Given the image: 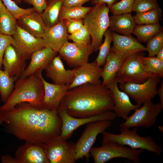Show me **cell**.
<instances>
[{
  "instance_id": "obj_1",
  "label": "cell",
  "mask_w": 163,
  "mask_h": 163,
  "mask_svg": "<svg viewBox=\"0 0 163 163\" xmlns=\"http://www.w3.org/2000/svg\"><path fill=\"white\" fill-rule=\"evenodd\" d=\"M0 113L6 117L3 123L7 132L26 142L43 143L60 134L62 121L57 111L38 109L23 102Z\"/></svg>"
},
{
  "instance_id": "obj_2",
  "label": "cell",
  "mask_w": 163,
  "mask_h": 163,
  "mask_svg": "<svg viewBox=\"0 0 163 163\" xmlns=\"http://www.w3.org/2000/svg\"><path fill=\"white\" fill-rule=\"evenodd\" d=\"M59 107L73 117L83 118L113 111L114 105L109 89L101 82L86 83L69 89Z\"/></svg>"
},
{
  "instance_id": "obj_3",
  "label": "cell",
  "mask_w": 163,
  "mask_h": 163,
  "mask_svg": "<svg viewBox=\"0 0 163 163\" xmlns=\"http://www.w3.org/2000/svg\"><path fill=\"white\" fill-rule=\"evenodd\" d=\"M43 70H39L26 78L18 77L13 91L4 104L0 107V111L11 110L17 105L23 102L28 103L35 108L43 109L44 88L41 78Z\"/></svg>"
},
{
  "instance_id": "obj_4",
  "label": "cell",
  "mask_w": 163,
  "mask_h": 163,
  "mask_svg": "<svg viewBox=\"0 0 163 163\" xmlns=\"http://www.w3.org/2000/svg\"><path fill=\"white\" fill-rule=\"evenodd\" d=\"M137 128L132 130L129 128H121L120 133L117 134L104 131L103 133L102 142H112L130 148L147 150L157 155L162 152V148L157 144L150 136H141L137 131Z\"/></svg>"
},
{
  "instance_id": "obj_5",
  "label": "cell",
  "mask_w": 163,
  "mask_h": 163,
  "mask_svg": "<svg viewBox=\"0 0 163 163\" xmlns=\"http://www.w3.org/2000/svg\"><path fill=\"white\" fill-rule=\"evenodd\" d=\"M109 8L105 4H99L91 7L83 19L91 39V44L94 51L99 50L104 35L108 29L110 23Z\"/></svg>"
},
{
  "instance_id": "obj_6",
  "label": "cell",
  "mask_w": 163,
  "mask_h": 163,
  "mask_svg": "<svg viewBox=\"0 0 163 163\" xmlns=\"http://www.w3.org/2000/svg\"><path fill=\"white\" fill-rule=\"evenodd\" d=\"M143 152L141 149L128 148L116 142H102L100 147H92L90 154L95 163H105L117 158H126L135 163H139V156Z\"/></svg>"
},
{
  "instance_id": "obj_7",
  "label": "cell",
  "mask_w": 163,
  "mask_h": 163,
  "mask_svg": "<svg viewBox=\"0 0 163 163\" xmlns=\"http://www.w3.org/2000/svg\"><path fill=\"white\" fill-rule=\"evenodd\" d=\"M144 55V51L137 52L126 59L116 76L118 83H142L150 77H160L156 75L149 72L145 69L141 59V56Z\"/></svg>"
},
{
  "instance_id": "obj_8",
  "label": "cell",
  "mask_w": 163,
  "mask_h": 163,
  "mask_svg": "<svg viewBox=\"0 0 163 163\" xmlns=\"http://www.w3.org/2000/svg\"><path fill=\"white\" fill-rule=\"evenodd\" d=\"M49 163H74L76 161L75 143L68 142L60 135L43 143Z\"/></svg>"
},
{
  "instance_id": "obj_9",
  "label": "cell",
  "mask_w": 163,
  "mask_h": 163,
  "mask_svg": "<svg viewBox=\"0 0 163 163\" xmlns=\"http://www.w3.org/2000/svg\"><path fill=\"white\" fill-rule=\"evenodd\" d=\"M134 113L120 123V128H138L143 127L148 128L153 126L155 124L157 118L163 108L160 103L154 104L151 100L143 104Z\"/></svg>"
},
{
  "instance_id": "obj_10",
  "label": "cell",
  "mask_w": 163,
  "mask_h": 163,
  "mask_svg": "<svg viewBox=\"0 0 163 163\" xmlns=\"http://www.w3.org/2000/svg\"><path fill=\"white\" fill-rule=\"evenodd\" d=\"M111 121L103 120L87 124L81 136L75 143L77 160L85 157L87 161H89L91 157L90 150L97 136L111 126Z\"/></svg>"
},
{
  "instance_id": "obj_11",
  "label": "cell",
  "mask_w": 163,
  "mask_h": 163,
  "mask_svg": "<svg viewBox=\"0 0 163 163\" xmlns=\"http://www.w3.org/2000/svg\"><path fill=\"white\" fill-rule=\"evenodd\" d=\"M57 111L62 121L60 135L66 140L72 136L75 130L82 126L91 122L101 120L112 121L117 117L113 111H109L97 115L83 118L73 117L69 115L65 109L59 107Z\"/></svg>"
},
{
  "instance_id": "obj_12",
  "label": "cell",
  "mask_w": 163,
  "mask_h": 163,
  "mask_svg": "<svg viewBox=\"0 0 163 163\" xmlns=\"http://www.w3.org/2000/svg\"><path fill=\"white\" fill-rule=\"evenodd\" d=\"M161 78L158 77L149 78L142 83H120L119 89L126 93L136 104L141 105L153 99L157 94V90Z\"/></svg>"
},
{
  "instance_id": "obj_13",
  "label": "cell",
  "mask_w": 163,
  "mask_h": 163,
  "mask_svg": "<svg viewBox=\"0 0 163 163\" xmlns=\"http://www.w3.org/2000/svg\"><path fill=\"white\" fill-rule=\"evenodd\" d=\"M94 51L91 43L85 44L68 42L60 49L59 56L70 67L77 68L88 62L89 56Z\"/></svg>"
},
{
  "instance_id": "obj_14",
  "label": "cell",
  "mask_w": 163,
  "mask_h": 163,
  "mask_svg": "<svg viewBox=\"0 0 163 163\" xmlns=\"http://www.w3.org/2000/svg\"><path fill=\"white\" fill-rule=\"evenodd\" d=\"M12 37L13 42L11 45L19 55L25 60L30 59L35 51L46 47L42 38L34 37L18 25Z\"/></svg>"
},
{
  "instance_id": "obj_15",
  "label": "cell",
  "mask_w": 163,
  "mask_h": 163,
  "mask_svg": "<svg viewBox=\"0 0 163 163\" xmlns=\"http://www.w3.org/2000/svg\"><path fill=\"white\" fill-rule=\"evenodd\" d=\"M118 83L115 78L106 86L109 89L114 102L113 111L117 117H121L125 120L128 117L130 112L135 111L141 105L132 104L128 95L118 88Z\"/></svg>"
},
{
  "instance_id": "obj_16",
  "label": "cell",
  "mask_w": 163,
  "mask_h": 163,
  "mask_svg": "<svg viewBox=\"0 0 163 163\" xmlns=\"http://www.w3.org/2000/svg\"><path fill=\"white\" fill-rule=\"evenodd\" d=\"M113 45L110 50L125 58L136 52L146 51V47L131 35L111 32Z\"/></svg>"
},
{
  "instance_id": "obj_17",
  "label": "cell",
  "mask_w": 163,
  "mask_h": 163,
  "mask_svg": "<svg viewBox=\"0 0 163 163\" xmlns=\"http://www.w3.org/2000/svg\"><path fill=\"white\" fill-rule=\"evenodd\" d=\"M75 68L74 79L69 89L86 83L96 84L102 82L100 80L103 68L94 61L86 63Z\"/></svg>"
},
{
  "instance_id": "obj_18",
  "label": "cell",
  "mask_w": 163,
  "mask_h": 163,
  "mask_svg": "<svg viewBox=\"0 0 163 163\" xmlns=\"http://www.w3.org/2000/svg\"><path fill=\"white\" fill-rule=\"evenodd\" d=\"M15 158L18 163H49L43 143L26 142L18 148Z\"/></svg>"
},
{
  "instance_id": "obj_19",
  "label": "cell",
  "mask_w": 163,
  "mask_h": 163,
  "mask_svg": "<svg viewBox=\"0 0 163 163\" xmlns=\"http://www.w3.org/2000/svg\"><path fill=\"white\" fill-rule=\"evenodd\" d=\"M41 78L44 88V96L43 101V108L52 110L57 111L60 103L68 91L69 85L50 83L43 78Z\"/></svg>"
},
{
  "instance_id": "obj_20",
  "label": "cell",
  "mask_w": 163,
  "mask_h": 163,
  "mask_svg": "<svg viewBox=\"0 0 163 163\" xmlns=\"http://www.w3.org/2000/svg\"><path fill=\"white\" fill-rule=\"evenodd\" d=\"M44 70L46 77L55 84L69 86L74 78L75 68L66 70L59 56H55Z\"/></svg>"
},
{
  "instance_id": "obj_21",
  "label": "cell",
  "mask_w": 163,
  "mask_h": 163,
  "mask_svg": "<svg viewBox=\"0 0 163 163\" xmlns=\"http://www.w3.org/2000/svg\"><path fill=\"white\" fill-rule=\"evenodd\" d=\"M68 32L64 20L50 27H46L42 37L45 46L58 53L68 41Z\"/></svg>"
},
{
  "instance_id": "obj_22",
  "label": "cell",
  "mask_w": 163,
  "mask_h": 163,
  "mask_svg": "<svg viewBox=\"0 0 163 163\" xmlns=\"http://www.w3.org/2000/svg\"><path fill=\"white\" fill-rule=\"evenodd\" d=\"M49 47H45L34 52L32 55L30 62L18 77L24 78L34 73L39 70H44L57 54Z\"/></svg>"
},
{
  "instance_id": "obj_23",
  "label": "cell",
  "mask_w": 163,
  "mask_h": 163,
  "mask_svg": "<svg viewBox=\"0 0 163 163\" xmlns=\"http://www.w3.org/2000/svg\"><path fill=\"white\" fill-rule=\"evenodd\" d=\"M25 60L20 56L11 44L4 53L2 65L5 70L11 77H19L25 69Z\"/></svg>"
},
{
  "instance_id": "obj_24",
  "label": "cell",
  "mask_w": 163,
  "mask_h": 163,
  "mask_svg": "<svg viewBox=\"0 0 163 163\" xmlns=\"http://www.w3.org/2000/svg\"><path fill=\"white\" fill-rule=\"evenodd\" d=\"M17 25L37 38H42L46 28L41 14L35 11L17 20Z\"/></svg>"
},
{
  "instance_id": "obj_25",
  "label": "cell",
  "mask_w": 163,
  "mask_h": 163,
  "mask_svg": "<svg viewBox=\"0 0 163 163\" xmlns=\"http://www.w3.org/2000/svg\"><path fill=\"white\" fill-rule=\"evenodd\" d=\"M109 18V29L111 32L124 35H131L136 25L130 13L113 15Z\"/></svg>"
},
{
  "instance_id": "obj_26",
  "label": "cell",
  "mask_w": 163,
  "mask_h": 163,
  "mask_svg": "<svg viewBox=\"0 0 163 163\" xmlns=\"http://www.w3.org/2000/svg\"><path fill=\"white\" fill-rule=\"evenodd\" d=\"M126 58L110 50L107 57L103 69L101 77L103 78V85H106L115 78Z\"/></svg>"
},
{
  "instance_id": "obj_27",
  "label": "cell",
  "mask_w": 163,
  "mask_h": 163,
  "mask_svg": "<svg viewBox=\"0 0 163 163\" xmlns=\"http://www.w3.org/2000/svg\"><path fill=\"white\" fill-rule=\"evenodd\" d=\"M64 1L46 0V7L41 15L46 27H51L59 21V15Z\"/></svg>"
},
{
  "instance_id": "obj_28",
  "label": "cell",
  "mask_w": 163,
  "mask_h": 163,
  "mask_svg": "<svg viewBox=\"0 0 163 163\" xmlns=\"http://www.w3.org/2000/svg\"><path fill=\"white\" fill-rule=\"evenodd\" d=\"M163 31V28L159 23L152 24L137 25L133 33L137 37L139 42H147L152 37Z\"/></svg>"
},
{
  "instance_id": "obj_29",
  "label": "cell",
  "mask_w": 163,
  "mask_h": 163,
  "mask_svg": "<svg viewBox=\"0 0 163 163\" xmlns=\"http://www.w3.org/2000/svg\"><path fill=\"white\" fill-rule=\"evenodd\" d=\"M17 26V20L3 4L0 8V33L12 36Z\"/></svg>"
},
{
  "instance_id": "obj_30",
  "label": "cell",
  "mask_w": 163,
  "mask_h": 163,
  "mask_svg": "<svg viewBox=\"0 0 163 163\" xmlns=\"http://www.w3.org/2000/svg\"><path fill=\"white\" fill-rule=\"evenodd\" d=\"M91 8V7L82 6L69 7L62 6L59 15V21L68 19H83Z\"/></svg>"
},
{
  "instance_id": "obj_31",
  "label": "cell",
  "mask_w": 163,
  "mask_h": 163,
  "mask_svg": "<svg viewBox=\"0 0 163 163\" xmlns=\"http://www.w3.org/2000/svg\"><path fill=\"white\" fill-rule=\"evenodd\" d=\"M162 13L159 7L147 11L136 13L133 17L137 25L152 24L159 23L161 20Z\"/></svg>"
},
{
  "instance_id": "obj_32",
  "label": "cell",
  "mask_w": 163,
  "mask_h": 163,
  "mask_svg": "<svg viewBox=\"0 0 163 163\" xmlns=\"http://www.w3.org/2000/svg\"><path fill=\"white\" fill-rule=\"evenodd\" d=\"M18 77H10L0 68V94L2 101L5 102L13 91L14 83Z\"/></svg>"
},
{
  "instance_id": "obj_33",
  "label": "cell",
  "mask_w": 163,
  "mask_h": 163,
  "mask_svg": "<svg viewBox=\"0 0 163 163\" xmlns=\"http://www.w3.org/2000/svg\"><path fill=\"white\" fill-rule=\"evenodd\" d=\"M145 55L141 57L142 63L145 69L151 73L163 77V61L155 56L145 57Z\"/></svg>"
},
{
  "instance_id": "obj_34",
  "label": "cell",
  "mask_w": 163,
  "mask_h": 163,
  "mask_svg": "<svg viewBox=\"0 0 163 163\" xmlns=\"http://www.w3.org/2000/svg\"><path fill=\"white\" fill-rule=\"evenodd\" d=\"M104 36V41L99 47V53L95 61L97 65L100 66L105 63L107 57L110 51L111 44L112 42L111 31L109 29L106 30Z\"/></svg>"
},
{
  "instance_id": "obj_35",
  "label": "cell",
  "mask_w": 163,
  "mask_h": 163,
  "mask_svg": "<svg viewBox=\"0 0 163 163\" xmlns=\"http://www.w3.org/2000/svg\"><path fill=\"white\" fill-rule=\"evenodd\" d=\"M7 10L16 20L22 16L29 14L35 11L33 7L27 9L19 7L14 1L12 0H1Z\"/></svg>"
},
{
  "instance_id": "obj_36",
  "label": "cell",
  "mask_w": 163,
  "mask_h": 163,
  "mask_svg": "<svg viewBox=\"0 0 163 163\" xmlns=\"http://www.w3.org/2000/svg\"><path fill=\"white\" fill-rule=\"evenodd\" d=\"M146 47L149 53V56H155L163 48V32L155 35L147 42Z\"/></svg>"
},
{
  "instance_id": "obj_37",
  "label": "cell",
  "mask_w": 163,
  "mask_h": 163,
  "mask_svg": "<svg viewBox=\"0 0 163 163\" xmlns=\"http://www.w3.org/2000/svg\"><path fill=\"white\" fill-rule=\"evenodd\" d=\"M135 0H121L113 5L110 11L113 15H120L131 13Z\"/></svg>"
},
{
  "instance_id": "obj_38",
  "label": "cell",
  "mask_w": 163,
  "mask_h": 163,
  "mask_svg": "<svg viewBox=\"0 0 163 163\" xmlns=\"http://www.w3.org/2000/svg\"><path fill=\"white\" fill-rule=\"evenodd\" d=\"M159 7L158 0H135L132 11L138 13L147 11Z\"/></svg>"
},
{
  "instance_id": "obj_39",
  "label": "cell",
  "mask_w": 163,
  "mask_h": 163,
  "mask_svg": "<svg viewBox=\"0 0 163 163\" xmlns=\"http://www.w3.org/2000/svg\"><path fill=\"white\" fill-rule=\"evenodd\" d=\"M68 38L76 43L85 44L91 43L90 33L87 27L85 24L78 31L68 34Z\"/></svg>"
},
{
  "instance_id": "obj_40",
  "label": "cell",
  "mask_w": 163,
  "mask_h": 163,
  "mask_svg": "<svg viewBox=\"0 0 163 163\" xmlns=\"http://www.w3.org/2000/svg\"><path fill=\"white\" fill-rule=\"evenodd\" d=\"M13 42L12 36L0 33V68H2L4 52L7 47Z\"/></svg>"
},
{
  "instance_id": "obj_41",
  "label": "cell",
  "mask_w": 163,
  "mask_h": 163,
  "mask_svg": "<svg viewBox=\"0 0 163 163\" xmlns=\"http://www.w3.org/2000/svg\"><path fill=\"white\" fill-rule=\"evenodd\" d=\"M68 33L70 34L79 30L84 25L83 19H66L64 20Z\"/></svg>"
},
{
  "instance_id": "obj_42",
  "label": "cell",
  "mask_w": 163,
  "mask_h": 163,
  "mask_svg": "<svg viewBox=\"0 0 163 163\" xmlns=\"http://www.w3.org/2000/svg\"><path fill=\"white\" fill-rule=\"evenodd\" d=\"M25 3L33 6L34 11L41 14L46 7V0H22Z\"/></svg>"
},
{
  "instance_id": "obj_43",
  "label": "cell",
  "mask_w": 163,
  "mask_h": 163,
  "mask_svg": "<svg viewBox=\"0 0 163 163\" xmlns=\"http://www.w3.org/2000/svg\"><path fill=\"white\" fill-rule=\"evenodd\" d=\"M91 0H65L62 6L69 7L82 6Z\"/></svg>"
},
{
  "instance_id": "obj_44",
  "label": "cell",
  "mask_w": 163,
  "mask_h": 163,
  "mask_svg": "<svg viewBox=\"0 0 163 163\" xmlns=\"http://www.w3.org/2000/svg\"><path fill=\"white\" fill-rule=\"evenodd\" d=\"M119 0H91V4L94 5L99 4H105L109 8Z\"/></svg>"
},
{
  "instance_id": "obj_45",
  "label": "cell",
  "mask_w": 163,
  "mask_h": 163,
  "mask_svg": "<svg viewBox=\"0 0 163 163\" xmlns=\"http://www.w3.org/2000/svg\"><path fill=\"white\" fill-rule=\"evenodd\" d=\"M1 162L2 163H18L15 158H13L9 155H5L2 156Z\"/></svg>"
},
{
  "instance_id": "obj_46",
  "label": "cell",
  "mask_w": 163,
  "mask_h": 163,
  "mask_svg": "<svg viewBox=\"0 0 163 163\" xmlns=\"http://www.w3.org/2000/svg\"><path fill=\"white\" fill-rule=\"evenodd\" d=\"M157 94L158 95L160 101V104L163 108V81L162 80L160 87L157 89Z\"/></svg>"
},
{
  "instance_id": "obj_47",
  "label": "cell",
  "mask_w": 163,
  "mask_h": 163,
  "mask_svg": "<svg viewBox=\"0 0 163 163\" xmlns=\"http://www.w3.org/2000/svg\"><path fill=\"white\" fill-rule=\"evenodd\" d=\"M157 58L159 60L163 61V48H162L156 54Z\"/></svg>"
},
{
  "instance_id": "obj_48",
  "label": "cell",
  "mask_w": 163,
  "mask_h": 163,
  "mask_svg": "<svg viewBox=\"0 0 163 163\" xmlns=\"http://www.w3.org/2000/svg\"><path fill=\"white\" fill-rule=\"evenodd\" d=\"M6 121V118L5 116L0 113V125H3V123Z\"/></svg>"
},
{
  "instance_id": "obj_49",
  "label": "cell",
  "mask_w": 163,
  "mask_h": 163,
  "mask_svg": "<svg viewBox=\"0 0 163 163\" xmlns=\"http://www.w3.org/2000/svg\"><path fill=\"white\" fill-rule=\"evenodd\" d=\"M22 1V0H14V1L17 4H21Z\"/></svg>"
},
{
  "instance_id": "obj_50",
  "label": "cell",
  "mask_w": 163,
  "mask_h": 163,
  "mask_svg": "<svg viewBox=\"0 0 163 163\" xmlns=\"http://www.w3.org/2000/svg\"><path fill=\"white\" fill-rule=\"evenodd\" d=\"M3 4V3L2 1L1 0H0V8L2 6Z\"/></svg>"
}]
</instances>
